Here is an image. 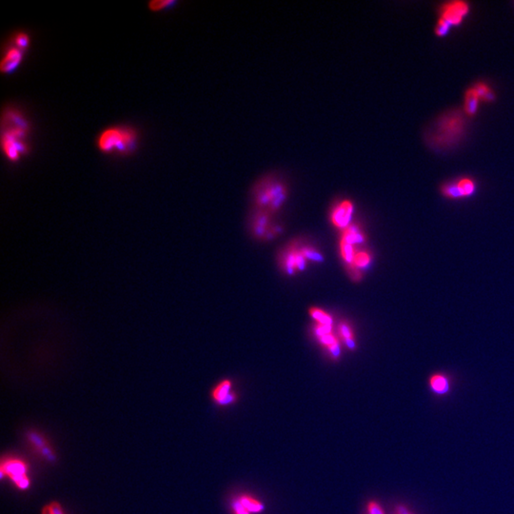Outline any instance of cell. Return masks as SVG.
I'll use <instances>...</instances> for the list:
<instances>
[{
	"mask_svg": "<svg viewBox=\"0 0 514 514\" xmlns=\"http://www.w3.org/2000/svg\"><path fill=\"white\" fill-rule=\"evenodd\" d=\"M1 147L10 162L17 163L29 152L30 125L19 111L8 108L2 114Z\"/></svg>",
	"mask_w": 514,
	"mask_h": 514,
	"instance_id": "1",
	"label": "cell"
},
{
	"mask_svg": "<svg viewBox=\"0 0 514 514\" xmlns=\"http://www.w3.org/2000/svg\"><path fill=\"white\" fill-rule=\"evenodd\" d=\"M465 121L459 110L442 114L427 134L428 143L433 148H448L457 143L465 132Z\"/></svg>",
	"mask_w": 514,
	"mask_h": 514,
	"instance_id": "2",
	"label": "cell"
},
{
	"mask_svg": "<svg viewBox=\"0 0 514 514\" xmlns=\"http://www.w3.org/2000/svg\"><path fill=\"white\" fill-rule=\"evenodd\" d=\"M138 132L127 126L109 127L100 131L97 147L106 155H130L138 145Z\"/></svg>",
	"mask_w": 514,
	"mask_h": 514,
	"instance_id": "3",
	"label": "cell"
},
{
	"mask_svg": "<svg viewBox=\"0 0 514 514\" xmlns=\"http://www.w3.org/2000/svg\"><path fill=\"white\" fill-rule=\"evenodd\" d=\"M288 194V188L281 180L268 176L260 180L255 186L254 201L260 211L271 214L282 208Z\"/></svg>",
	"mask_w": 514,
	"mask_h": 514,
	"instance_id": "4",
	"label": "cell"
},
{
	"mask_svg": "<svg viewBox=\"0 0 514 514\" xmlns=\"http://www.w3.org/2000/svg\"><path fill=\"white\" fill-rule=\"evenodd\" d=\"M29 465L24 459L19 457H3L0 465L1 479L8 478L19 490H29L32 481L29 476Z\"/></svg>",
	"mask_w": 514,
	"mask_h": 514,
	"instance_id": "5",
	"label": "cell"
},
{
	"mask_svg": "<svg viewBox=\"0 0 514 514\" xmlns=\"http://www.w3.org/2000/svg\"><path fill=\"white\" fill-rule=\"evenodd\" d=\"M354 205L349 199L336 203L331 212V221L336 228L345 229L351 225Z\"/></svg>",
	"mask_w": 514,
	"mask_h": 514,
	"instance_id": "6",
	"label": "cell"
},
{
	"mask_svg": "<svg viewBox=\"0 0 514 514\" xmlns=\"http://www.w3.org/2000/svg\"><path fill=\"white\" fill-rule=\"evenodd\" d=\"M24 51L18 49L11 44L4 52L0 60V72L4 74H11L16 72L24 59Z\"/></svg>",
	"mask_w": 514,
	"mask_h": 514,
	"instance_id": "7",
	"label": "cell"
},
{
	"mask_svg": "<svg viewBox=\"0 0 514 514\" xmlns=\"http://www.w3.org/2000/svg\"><path fill=\"white\" fill-rule=\"evenodd\" d=\"M470 8L463 1H453L445 4L441 8V18L450 25H459L469 13Z\"/></svg>",
	"mask_w": 514,
	"mask_h": 514,
	"instance_id": "8",
	"label": "cell"
},
{
	"mask_svg": "<svg viewBox=\"0 0 514 514\" xmlns=\"http://www.w3.org/2000/svg\"><path fill=\"white\" fill-rule=\"evenodd\" d=\"M232 384L230 380H223L217 384L211 392L212 399L219 406H228L236 403L237 394L231 392Z\"/></svg>",
	"mask_w": 514,
	"mask_h": 514,
	"instance_id": "9",
	"label": "cell"
},
{
	"mask_svg": "<svg viewBox=\"0 0 514 514\" xmlns=\"http://www.w3.org/2000/svg\"><path fill=\"white\" fill-rule=\"evenodd\" d=\"M314 333L320 343L326 347L335 359H337L340 356V346L339 340L332 332V326H322L317 324Z\"/></svg>",
	"mask_w": 514,
	"mask_h": 514,
	"instance_id": "10",
	"label": "cell"
},
{
	"mask_svg": "<svg viewBox=\"0 0 514 514\" xmlns=\"http://www.w3.org/2000/svg\"><path fill=\"white\" fill-rule=\"evenodd\" d=\"M283 259V266L290 274H293L296 270H303L306 267L307 259L296 245L290 246Z\"/></svg>",
	"mask_w": 514,
	"mask_h": 514,
	"instance_id": "11",
	"label": "cell"
},
{
	"mask_svg": "<svg viewBox=\"0 0 514 514\" xmlns=\"http://www.w3.org/2000/svg\"><path fill=\"white\" fill-rule=\"evenodd\" d=\"M28 441L39 456L44 458L47 461L55 460L56 455L54 453V450L48 445L47 441H45L40 434L33 433V432L28 433Z\"/></svg>",
	"mask_w": 514,
	"mask_h": 514,
	"instance_id": "12",
	"label": "cell"
},
{
	"mask_svg": "<svg viewBox=\"0 0 514 514\" xmlns=\"http://www.w3.org/2000/svg\"><path fill=\"white\" fill-rule=\"evenodd\" d=\"M270 213L266 211H260L256 213L253 218V232L256 237H267L270 236L271 229L269 228Z\"/></svg>",
	"mask_w": 514,
	"mask_h": 514,
	"instance_id": "13",
	"label": "cell"
},
{
	"mask_svg": "<svg viewBox=\"0 0 514 514\" xmlns=\"http://www.w3.org/2000/svg\"><path fill=\"white\" fill-rule=\"evenodd\" d=\"M429 386L433 393L446 395L450 390V381L449 377L444 373H433L429 379Z\"/></svg>",
	"mask_w": 514,
	"mask_h": 514,
	"instance_id": "14",
	"label": "cell"
},
{
	"mask_svg": "<svg viewBox=\"0 0 514 514\" xmlns=\"http://www.w3.org/2000/svg\"><path fill=\"white\" fill-rule=\"evenodd\" d=\"M342 239L351 244H363L366 242V236L358 225L351 224L343 230Z\"/></svg>",
	"mask_w": 514,
	"mask_h": 514,
	"instance_id": "15",
	"label": "cell"
},
{
	"mask_svg": "<svg viewBox=\"0 0 514 514\" xmlns=\"http://www.w3.org/2000/svg\"><path fill=\"white\" fill-rule=\"evenodd\" d=\"M237 499L239 500L241 505L244 506L250 513H261L266 508L263 502L257 500L256 498L253 497L252 495L242 494V495L238 496Z\"/></svg>",
	"mask_w": 514,
	"mask_h": 514,
	"instance_id": "16",
	"label": "cell"
},
{
	"mask_svg": "<svg viewBox=\"0 0 514 514\" xmlns=\"http://www.w3.org/2000/svg\"><path fill=\"white\" fill-rule=\"evenodd\" d=\"M479 102H480V98L476 94L474 87L466 90L465 95V107H464L465 114L472 116V115L476 114V112L478 110Z\"/></svg>",
	"mask_w": 514,
	"mask_h": 514,
	"instance_id": "17",
	"label": "cell"
},
{
	"mask_svg": "<svg viewBox=\"0 0 514 514\" xmlns=\"http://www.w3.org/2000/svg\"><path fill=\"white\" fill-rule=\"evenodd\" d=\"M31 43H32V39H31L30 34L24 31H18L17 33H15L12 37V44L18 49L22 50L24 52L30 48Z\"/></svg>",
	"mask_w": 514,
	"mask_h": 514,
	"instance_id": "18",
	"label": "cell"
},
{
	"mask_svg": "<svg viewBox=\"0 0 514 514\" xmlns=\"http://www.w3.org/2000/svg\"><path fill=\"white\" fill-rule=\"evenodd\" d=\"M457 187L462 198L473 196L476 190V185L474 180L471 178H461L457 180Z\"/></svg>",
	"mask_w": 514,
	"mask_h": 514,
	"instance_id": "19",
	"label": "cell"
},
{
	"mask_svg": "<svg viewBox=\"0 0 514 514\" xmlns=\"http://www.w3.org/2000/svg\"><path fill=\"white\" fill-rule=\"evenodd\" d=\"M339 334L341 335L344 341L346 343V345L348 346L349 349L353 350L355 349L356 345H355V340H354V336H353V332L351 330V326L349 323L347 322H341L340 325H339Z\"/></svg>",
	"mask_w": 514,
	"mask_h": 514,
	"instance_id": "20",
	"label": "cell"
},
{
	"mask_svg": "<svg viewBox=\"0 0 514 514\" xmlns=\"http://www.w3.org/2000/svg\"><path fill=\"white\" fill-rule=\"evenodd\" d=\"M310 316L314 319L318 325L322 326H333L334 319L326 313V311L320 310L318 308H311L310 310Z\"/></svg>",
	"mask_w": 514,
	"mask_h": 514,
	"instance_id": "21",
	"label": "cell"
},
{
	"mask_svg": "<svg viewBox=\"0 0 514 514\" xmlns=\"http://www.w3.org/2000/svg\"><path fill=\"white\" fill-rule=\"evenodd\" d=\"M340 251H341V256H342L343 260L346 262V264L347 265L352 264L353 263V259H354V256L356 254V252L354 250V245L347 242L346 240H344V239L341 238V241H340Z\"/></svg>",
	"mask_w": 514,
	"mask_h": 514,
	"instance_id": "22",
	"label": "cell"
},
{
	"mask_svg": "<svg viewBox=\"0 0 514 514\" xmlns=\"http://www.w3.org/2000/svg\"><path fill=\"white\" fill-rule=\"evenodd\" d=\"M177 2L174 0H152L148 3V8L152 12H163L175 6Z\"/></svg>",
	"mask_w": 514,
	"mask_h": 514,
	"instance_id": "23",
	"label": "cell"
},
{
	"mask_svg": "<svg viewBox=\"0 0 514 514\" xmlns=\"http://www.w3.org/2000/svg\"><path fill=\"white\" fill-rule=\"evenodd\" d=\"M474 89L482 101L490 102V101L494 100V98H495V96H494L492 90L485 83H482L481 82V83L476 84L475 86H474Z\"/></svg>",
	"mask_w": 514,
	"mask_h": 514,
	"instance_id": "24",
	"label": "cell"
},
{
	"mask_svg": "<svg viewBox=\"0 0 514 514\" xmlns=\"http://www.w3.org/2000/svg\"><path fill=\"white\" fill-rule=\"evenodd\" d=\"M441 193H442L443 196L447 197V198H449V199H460V198H462V196H461L460 193H459L458 187H457L456 181L449 182V183L442 185Z\"/></svg>",
	"mask_w": 514,
	"mask_h": 514,
	"instance_id": "25",
	"label": "cell"
},
{
	"mask_svg": "<svg viewBox=\"0 0 514 514\" xmlns=\"http://www.w3.org/2000/svg\"><path fill=\"white\" fill-rule=\"evenodd\" d=\"M371 262V256L367 252H358L355 254L353 259V265L358 269H364L367 268V266Z\"/></svg>",
	"mask_w": 514,
	"mask_h": 514,
	"instance_id": "26",
	"label": "cell"
},
{
	"mask_svg": "<svg viewBox=\"0 0 514 514\" xmlns=\"http://www.w3.org/2000/svg\"><path fill=\"white\" fill-rule=\"evenodd\" d=\"M300 250L302 252L303 255L306 257V259L316 262L323 261V256L316 250L310 248V247H304Z\"/></svg>",
	"mask_w": 514,
	"mask_h": 514,
	"instance_id": "27",
	"label": "cell"
},
{
	"mask_svg": "<svg viewBox=\"0 0 514 514\" xmlns=\"http://www.w3.org/2000/svg\"><path fill=\"white\" fill-rule=\"evenodd\" d=\"M450 26L451 25L449 24V22H447L445 19L440 17V19L438 20V23L436 25V28H435V33L439 36H444L449 32Z\"/></svg>",
	"mask_w": 514,
	"mask_h": 514,
	"instance_id": "28",
	"label": "cell"
},
{
	"mask_svg": "<svg viewBox=\"0 0 514 514\" xmlns=\"http://www.w3.org/2000/svg\"><path fill=\"white\" fill-rule=\"evenodd\" d=\"M230 508H231V511L233 512V514H251L244 506L241 505V503L239 502V500L237 498L231 500Z\"/></svg>",
	"mask_w": 514,
	"mask_h": 514,
	"instance_id": "29",
	"label": "cell"
},
{
	"mask_svg": "<svg viewBox=\"0 0 514 514\" xmlns=\"http://www.w3.org/2000/svg\"><path fill=\"white\" fill-rule=\"evenodd\" d=\"M367 509V514H385L383 507L376 501H369Z\"/></svg>",
	"mask_w": 514,
	"mask_h": 514,
	"instance_id": "30",
	"label": "cell"
},
{
	"mask_svg": "<svg viewBox=\"0 0 514 514\" xmlns=\"http://www.w3.org/2000/svg\"><path fill=\"white\" fill-rule=\"evenodd\" d=\"M347 269H348V272H349L350 276L353 281H360L362 279V273H361L360 269L356 268L353 264L347 265Z\"/></svg>",
	"mask_w": 514,
	"mask_h": 514,
	"instance_id": "31",
	"label": "cell"
},
{
	"mask_svg": "<svg viewBox=\"0 0 514 514\" xmlns=\"http://www.w3.org/2000/svg\"><path fill=\"white\" fill-rule=\"evenodd\" d=\"M396 514H412L405 506L399 505L396 507Z\"/></svg>",
	"mask_w": 514,
	"mask_h": 514,
	"instance_id": "32",
	"label": "cell"
}]
</instances>
